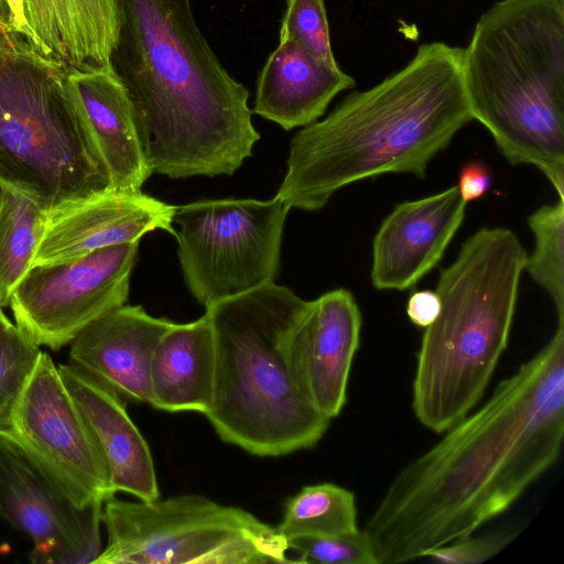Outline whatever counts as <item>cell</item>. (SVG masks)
<instances>
[{"label":"cell","instance_id":"obj_3","mask_svg":"<svg viewBox=\"0 0 564 564\" xmlns=\"http://www.w3.org/2000/svg\"><path fill=\"white\" fill-rule=\"evenodd\" d=\"M464 48L422 44L400 70L343 99L291 140L276 196L291 208H323L340 188L387 173L425 176L429 163L473 120Z\"/></svg>","mask_w":564,"mask_h":564},{"label":"cell","instance_id":"obj_21","mask_svg":"<svg viewBox=\"0 0 564 564\" xmlns=\"http://www.w3.org/2000/svg\"><path fill=\"white\" fill-rule=\"evenodd\" d=\"M215 346L206 314L174 323L159 340L150 362L149 404L154 409L205 414L214 388Z\"/></svg>","mask_w":564,"mask_h":564},{"label":"cell","instance_id":"obj_17","mask_svg":"<svg viewBox=\"0 0 564 564\" xmlns=\"http://www.w3.org/2000/svg\"><path fill=\"white\" fill-rule=\"evenodd\" d=\"M57 368L101 447L113 492L123 491L144 501L160 498L150 447L130 419L124 400L77 367L67 364Z\"/></svg>","mask_w":564,"mask_h":564},{"label":"cell","instance_id":"obj_30","mask_svg":"<svg viewBox=\"0 0 564 564\" xmlns=\"http://www.w3.org/2000/svg\"><path fill=\"white\" fill-rule=\"evenodd\" d=\"M440 307V299L435 291H416L409 297L406 314L412 324L425 328L436 319Z\"/></svg>","mask_w":564,"mask_h":564},{"label":"cell","instance_id":"obj_1","mask_svg":"<svg viewBox=\"0 0 564 564\" xmlns=\"http://www.w3.org/2000/svg\"><path fill=\"white\" fill-rule=\"evenodd\" d=\"M391 480L362 529L377 564H400L475 533L558 459L564 322L486 402Z\"/></svg>","mask_w":564,"mask_h":564},{"label":"cell","instance_id":"obj_2","mask_svg":"<svg viewBox=\"0 0 564 564\" xmlns=\"http://www.w3.org/2000/svg\"><path fill=\"white\" fill-rule=\"evenodd\" d=\"M113 73L131 100L148 169L171 178L231 175L252 154L249 90L198 29L191 0H117Z\"/></svg>","mask_w":564,"mask_h":564},{"label":"cell","instance_id":"obj_22","mask_svg":"<svg viewBox=\"0 0 564 564\" xmlns=\"http://www.w3.org/2000/svg\"><path fill=\"white\" fill-rule=\"evenodd\" d=\"M47 213L29 197L0 185V306L31 268Z\"/></svg>","mask_w":564,"mask_h":564},{"label":"cell","instance_id":"obj_23","mask_svg":"<svg viewBox=\"0 0 564 564\" xmlns=\"http://www.w3.org/2000/svg\"><path fill=\"white\" fill-rule=\"evenodd\" d=\"M276 529L286 541L354 532L359 529L355 494L332 482L305 486L286 501Z\"/></svg>","mask_w":564,"mask_h":564},{"label":"cell","instance_id":"obj_33","mask_svg":"<svg viewBox=\"0 0 564 564\" xmlns=\"http://www.w3.org/2000/svg\"><path fill=\"white\" fill-rule=\"evenodd\" d=\"M14 324L10 322V319L6 316L0 306V335L11 328Z\"/></svg>","mask_w":564,"mask_h":564},{"label":"cell","instance_id":"obj_29","mask_svg":"<svg viewBox=\"0 0 564 564\" xmlns=\"http://www.w3.org/2000/svg\"><path fill=\"white\" fill-rule=\"evenodd\" d=\"M490 185L491 176L485 163L471 161L462 166L457 188L466 203L481 198Z\"/></svg>","mask_w":564,"mask_h":564},{"label":"cell","instance_id":"obj_8","mask_svg":"<svg viewBox=\"0 0 564 564\" xmlns=\"http://www.w3.org/2000/svg\"><path fill=\"white\" fill-rule=\"evenodd\" d=\"M107 543L95 564L297 563L288 541L245 509L202 495L102 506Z\"/></svg>","mask_w":564,"mask_h":564},{"label":"cell","instance_id":"obj_20","mask_svg":"<svg viewBox=\"0 0 564 564\" xmlns=\"http://www.w3.org/2000/svg\"><path fill=\"white\" fill-rule=\"evenodd\" d=\"M42 54L80 72H113L119 34L117 0H24Z\"/></svg>","mask_w":564,"mask_h":564},{"label":"cell","instance_id":"obj_4","mask_svg":"<svg viewBox=\"0 0 564 564\" xmlns=\"http://www.w3.org/2000/svg\"><path fill=\"white\" fill-rule=\"evenodd\" d=\"M307 305L273 282L206 307L215 375L204 415L225 443L279 457L312 448L326 434L332 420L305 395L292 359Z\"/></svg>","mask_w":564,"mask_h":564},{"label":"cell","instance_id":"obj_19","mask_svg":"<svg viewBox=\"0 0 564 564\" xmlns=\"http://www.w3.org/2000/svg\"><path fill=\"white\" fill-rule=\"evenodd\" d=\"M68 86L107 167L111 189L141 192L151 175L128 93L113 72L68 69Z\"/></svg>","mask_w":564,"mask_h":564},{"label":"cell","instance_id":"obj_9","mask_svg":"<svg viewBox=\"0 0 564 564\" xmlns=\"http://www.w3.org/2000/svg\"><path fill=\"white\" fill-rule=\"evenodd\" d=\"M290 206L270 200L207 199L175 206L184 280L206 307L273 283Z\"/></svg>","mask_w":564,"mask_h":564},{"label":"cell","instance_id":"obj_26","mask_svg":"<svg viewBox=\"0 0 564 564\" xmlns=\"http://www.w3.org/2000/svg\"><path fill=\"white\" fill-rule=\"evenodd\" d=\"M39 347L15 325L0 335V427L36 364Z\"/></svg>","mask_w":564,"mask_h":564},{"label":"cell","instance_id":"obj_18","mask_svg":"<svg viewBox=\"0 0 564 564\" xmlns=\"http://www.w3.org/2000/svg\"><path fill=\"white\" fill-rule=\"evenodd\" d=\"M355 80L291 39L280 40L257 82L253 112L284 130L305 127L322 117L340 91Z\"/></svg>","mask_w":564,"mask_h":564},{"label":"cell","instance_id":"obj_32","mask_svg":"<svg viewBox=\"0 0 564 564\" xmlns=\"http://www.w3.org/2000/svg\"><path fill=\"white\" fill-rule=\"evenodd\" d=\"M12 33H15V30L11 11L6 1L0 0V37Z\"/></svg>","mask_w":564,"mask_h":564},{"label":"cell","instance_id":"obj_27","mask_svg":"<svg viewBox=\"0 0 564 564\" xmlns=\"http://www.w3.org/2000/svg\"><path fill=\"white\" fill-rule=\"evenodd\" d=\"M299 563L377 564L370 541L364 530L333 534L297 536L288 540Z\"/></svg>","mask_w":564,"mask_h":564},{"label":"cell","instance_id":"obj_14","mask_svg":"<svg viewBox=\"0 0 564 564\" xmlns=\"http://www.w3.org/2000/svg\"><path fill=\"white\" fill-rule=\"evenodd\" d=\"M361 324L352 293L336 289L308 301L295 329L292 359L297 379L312 405L329 420L346 404Z\"/></svg>","mask_w":564,"mask_h":564},{"label":"cell","instance_id":"obj_11","mask_svg":"<svg viewBox=\"0 0 564 564\" xmlns=\"http://www.w3.org/2000/svg\"><path fill=\"white\" fill-rule=\"evenodd\" d=\"M139 241L96 250L82 258L29 269L12 293L19 327L34 344L53 350L108 312L126 304Z\"/></svg>","mask_w":564,"mask_h":564},{"label":"cell","instance_id":"obj_24","mask_svg":"<svg viewBox=\"0 0 564 564\" xmlns=\"http://www.w3.org/2000/svg\"><path fill=\"white\" fill-rule=\"evenodd\" d=\"M534 235V249L524 270L547 292L557 322H564V199L543 205L528 218Z\"/></svg>","mask_w":564,"mask_h":564},{"label":"cell","instance_id":"obj_10","mask_svg":"<svg viewBox=\"0 0 564 564\" xmlns=\"http://www.w3.org/2000/svg\"><path fill=\"white\" fill-rule=\"evenodd\" d=\"M0 433L77 507L115 496L101 447L48 354L41 351Z\"/></svg>","mask_w":564,"mask_h":564},{"label":"cell","instance_id":"obj_6","mask_svg":"<svg viewBox=\"0 0 564 564\" xmlns=\"http://www.w3.org/2000/svg\"><path fill=\"white\" fill-rule=\"evenodd\" d=\"M527 257L512 230L482 227L441 270V307L424 328L412 384L425 429L444 433L484 397L508 345Z\"/></svg>","mask_w":564,"mask_h":564},{"label":"cell","instance_id":"obj_5","mask_svg":"<svg viewBox=\"0 0 564 564\" xmlns=\"http://www.w3.org/2000/svg\"><path fill=\"white\" fill-rule=\"evenodd\" d=\"M473 119L511 163L531 164L564 199V0H500L463 52Z\"/></svg>","mask_w":564,"mask_h":564},{"label":"cell","instance_id":"obj_7","mask_svg":"<svg viewBox=\"0 0 564 564\" xmlns=\"http://www.w3.org/2000/svg\"><path fill=\"white\" fill-rule=\"evenodd\" d=\"M67 74L25 37H0V185L46 213L111 189Z\"/></svg>","mask_w":564,"mask_h":564},{"label":"cell","instance_id":"obj_12","mask_svg":"<svg viewBox=\"0 0 564 564\" xmlns=\"http://www.w3.org/2000/svg\"><path fill=\"white\" fill-rule=\"evenodd\" d=\"M102 506L77 507L0 433V516L30 538L33 563H93L102 550Z\"/></svg>","mask_w":564,"mask_h":564},{"label":"cell","instance_id":"obj_31","mask_svg":"<svg viewBox=\"0 0 564 564\" xmlns=\"http://www.w3.org/2000/svg\"><path fill=\"white\" fill-rule=\"evenodd\" d=\"M4 1L11 11L15 33L25 37L35 48L39 50L37 40L34 35V33L32 32V30L28 23V20H26L24 0H4Z\"/></svg>","mask_w":564,"mask_h":564},{"label":"cell","instance_id":"obj_25","mask_svg":"<svg viewBox=\"0 0 564 564\" xmlns=\"http://www.w3.org/2000/svg\"><path fill=\"white\" fill-rule=\"evenodd\" d=\"M291 39L325 64L338 67L329 39L324 0H286L280 40Z\"/></svg>","mask_w":564,"mask_h":564},{"label":"cell","instance_id":"obj_16","mask_svg":"<svg viewBox=\"0 0 564 564\" xmlns=\"http://www.w3.org/2000/svg\"><path fill=\"white\" fill-rule=\"evenodd\" d=\"M174 322L121 305L88 325L70 343L68 364L109 387L123 400L149 403L153 351Z\"/></svg>","mask_w":564,"mask_h":564},{"label":"cell","instance_id":"obj_15","mask_svg":"<svg viewBox=\"0 0 564 564\" xmlns=\"http://www.w3.org/2000/svg\"><path fill=\"white\" fill-rule=\"evenodd\" d=\"M466 204L455 185L397 205L372 241V285L397 291L414 286L443 258L465 218Z\"/></svg>","mask_w":564,"mask_h":564},{"label":"cell","instance_id":"obj_13","mask_svg":"<svg viewBox=\"0 0 564 564\" xmlns=\"http://www.w3.org/2000/svg\"><path fill=\"white\" fill-rule=\"evenodd\" d=\"M175 206L141 192L107 191L47 213L31 267L75 260L96 250L139 241L163 229L175 235Z\"/></svg>","mask_w":564,"mask_h":564},{"label":"cell","instance_id":"obj_28","mask_svg":"<svg viewBox=\"0 0 564 564\" xmlns=\"http://www.w3.org/2000/svg\"><path fill=\"white\" fill-rule=\"evenodd\" d=\"M473 534L436 547L423 558L443 564H479L501 552L516 538L517 532L508 529L476 536Z\"/></svg>","mask_w":564,"mask_h":564}]
</instances>
